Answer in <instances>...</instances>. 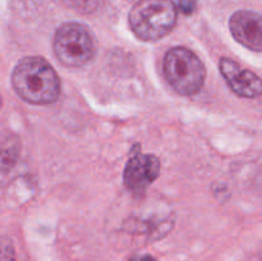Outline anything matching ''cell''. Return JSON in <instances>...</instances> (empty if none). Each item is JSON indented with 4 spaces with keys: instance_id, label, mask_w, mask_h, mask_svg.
Wrapping results in <instances>:
<instances>
[{
    "instance_id": "7",
    "label": "cell",
    "mask_w": 262,
    "mask_h": 261,
    "mask_svg": "<svg viewBox=\"0 0 262 261\" xmlns=\"http://www.w3.org/2000/svg\"><path fill=\"white\" fill-rule=\"evenodd\" d=\"M160 174V161L155 155L137 154L129 159L123 173V179L132 192H142Z\"/></svg>"
},
{
    "instance_id": "4",
    "label": "cell",
    "mask_w": 262,
    "mask_h": 261,
    "mask_svg": "<svg viewBox=\"0 0 262 261\" xmlns=\"http://www.w3.org/2000/svg\"><path fill=\"white\" fill-rule=\"evenodd\" d=\"M54 54L61 64L71 68L83 67L96 53V40L87 26L68 22L59 26L53 40Z\"/></svg>"
},
{
    "instance_id": "9",
    "label": "cell",
    "mask_w": 262,
    "mask_h": 261,
    "mask_svg": "<svg viewBox=\"0 0 262 261\" xmlns=\"http://www.w3.org/2000/svg\"><path fill=\"white\" fill-rule=\"evenodd\" d=\"M181 8L183 12H186L187 14H189L191 12H193L194 2L193 0H181Z\"/></svg>"
},
{
    "instance_id": "3",
    "label": "cell",
    "mask_w": 262,
    "mask_h": 261,
    "mask_svg": "<svg viewBox=\"0 0 262 261\" xmlns=\"http://www.w3.org/2000/svg\"><path fill=\"white\" fill-rule=\"evenodd\" d=\"M164 74L177 94L192 96L201 91L206 78V68L193 51L176 46L165 54Z\"/></svg>"
},
{
    "instance_id": "2",
    "label": "cell",
    "mask_w": 262,
    "mask_h": 261,
    "mask_svg": "<svg viewBox=\"0 0 262 261\" xmlns=\"http://www.w3.org/2000/svg\"><path fill=\"white\" fill-rule=\"evenodd\" d=\"M177 7L173 0H138L128 15L130 30L142 41H159L176 27Z\"/></svg>"
},
{
    "instance_id": "10",
    "label": "cell",
    "mask_w": 262,
    "mask_h": 261,
    "mask_svg": "<svg viewBox=\"0 0 262 261\" xmlns=\"http://www.w3.org/2000/svg\"><path fill=\"white\" fill-rule=\"evenodd\" d=\"M140 261H156V260H154V258L151 257H142Z\"/></svg>"
},
{
    "instance_id": "8",
    "label": "cell",
    "mask_w": 262,
    "mask_h": 261,
    "mask_svg": "<svg viewBox=\"0 0 262 261\" xmlns=\"http://www.w3.org/2000/svg\"><path fill=\"white\" fill-rule=\"evenodd\" d=\"M64 4L82 14H91L100 7L101 0H61Z\"/></svg>"
},
{
    "instance_id": "1",
    "label": "cell",
    "mask_w": 262,
    "mask_h": 261,
    "mask_svg": "<svg viewBox=\"0 0 262 261\" xmlns=\"http://www.w3.org/2000/svg\"><path fill=\"white\" fill-rule=\"evenodd\" d=\"M12 84L20 99L33 105H49L60 96V79L41 56H26L12 72Z\"/></svg>"
},
{
    "instance_id": "5",
    "label": "cell",
    "mask_w": 262,
    "mask_h": 261,
    "mask_svg": "<svg viewBox=\"0 0 262 261\" xmlns=\"http://www.w3.org/2000/svg\"><path fill=\"white\" fill-rule=\"evenodd\" d=\"M229 30L237 42L262 53V14L253 10H238L230 17Z\"/></svg>"
},
{
    "instance_id": "6",
    "label": "cell",
    "mask_w": 262,
    "mask_h": 261,
    "mask_svg": "<svg viewBox=\"0 0 262 261\" xmlns=\"http://www.w3.org/2000/svg\"><path fill=\"white\" fill-rule=\"evenodd\" d=\"M220 73L235 95L246 99H255L262 94V79L253 72L242 68L237 61L222 58Z\"/></svg>"
}]
</instances>
